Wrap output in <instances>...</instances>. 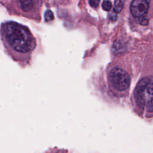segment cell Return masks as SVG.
I'll use <instances>...</instances> for the list:
<instances>
[{
	"mask_svg": "<svg viewBox=\"0 0 153 153\" xmlns=\"http://www.w3.org/2000/svg\"><path fill=\"white\" fill-rule=\"evenodd\" d=\"M1 36L6 53L20 66L27 65L36 46L29 29L18 23L8 22L2 25Z\"/></svg>",
	"mask_w": 153,
	"mask_h": 153,
	"instance_id": "cell-1",
	"label": "cell"
},
{
	"mask_svg": "<svg viewBox=\"0 0 153 153\" xmlns=\"http://www.w3.org/2000/svg\"><path fill=\"white\" fill-rule=\"evenodd\" d=\"M134 94L136 102L140 108L153 112V81L142 79L137 84Z\"/></svg>",
	"mask_w": 153,
	"mask_h": 153,
	"instance_id": "cell-2",
	"label": "cell"
},
{
	"mask_svg": "<svg viewBox=\"0 0 153 153\" xmlns=\"http://www.w3.org/2000/svg\"><path fill=\"white\" fill-rule=\"evenodd\" d=\"M109 80L113 87L118 91L127 90L130 84V77L128 74L119 68H115L111 71Z\"/></svg>",
	"mask_w": 153,
	"mask_h": 153,
	"instance_id": "cell-3",
	"label": "cell"
},
{
	"mask_svg": "<svg viewBox=\"0 0 153 153\" xmlns=\"http://www.w3.org/2000/svg\"><path fill=\"white\" fill-rule=\"evenodd\" d=\"M150 0H133L130 5V11L135 17L145 16L149 8Z\"/></svg>",
	"mask_w": 153,
	"mask_h": 153,
	"instance_id": "cell-4",
	"label": "cell"
},
{
	"mask_svg": "<svg viewBox=\"0 0 153 153\" xmlns=\"http://www.w3.org/2000/svg\"><path fill=\"white\" fill-rule=\"evenodd\" d=\"M20 8L25 12L30 11L33 7L34 0H19Z\"/></svg>",
	"mask_w": 153,
	"mask_h": 153,
	"instance_id": "cell-5",
	"label": "cell"
},
{
	"mask_svg": "<svg viewBox=\"0 0 153 153\" xmlns=\"http://www.w3.org/2000/svg\"><path fill=\"white\" fill-rule=\"evenodd\" d=\"M124 0H115L114 5V11L115 13H118L121 12L124 7Z\"/></svg>",
	"mask_w": 153,
	"mask_h": 153,
	"instance_id": "cell-6",
	"label": "cell"
},
{
	"mask_svg": "<svg viewBox=\"0 0 153 153\" xmlns=\"http://www.w3.org/2000/svg\"><path fill=\"white\" fill-rule=\"evenodd\" d=\"M102 6L103 9L105 11H109L111 10V9L112 8V4H111V1H108V0H105V1H103Z\"/></svg>",
	"mask_w": 153,
	"mask_h": 153,
	"instance_id": "cell-7",
	"label": "cell"
},
{
	"mask_svg": "<svg viewBox=\"0 0 153 153\" xmlns=\"http://www.w3.org/2000/svg\"><path fill=\"white\" fill-rule=\"evenodd\" d=\"M44 16H45V20L46 22H49V21H51L53 19H54V15H53V12L50 10H48L45 11V14H44Z\"/></svg>",
	"mask_w": 153,
	"mask_h": 153,
	"instance_id": "cell-8",
	"label": "cell"
},
{
	"mask_svg": "<svg viewBox=\"0 0 153 153\" xmlns=\"http://www.w3.org/2000/svg\"><path fill=\"white\" fill-rule=\"evenodd\" d=\"M137 22L142 25H147L148 23V19L145 17V16H142L140 17H137Z\"/></svg>",
	"mask_w": 153,
	"mask_h": 153,
	"instance_id": "cell-9",
	"label": "cell"
},
{
	"mask_svg": "<svg viewBox=\"0 0 153 153\" xmlns=\"http://www.w3.org/2000/svg\"><path fill=\"white\" fill-rule=\"evenodd\" d=\"M88 1L90 5L93 8H96L99 5V2L100 1V0H88Z\"/></svg>",
	"mask_w": 153,
	"mask_h": 153,
	"instance_id": "cell-10",
	"label": "cell"
}]
</instances>
